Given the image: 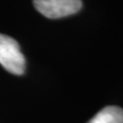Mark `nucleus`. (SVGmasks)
Instances as JSON below:
<instances>
[{
  "instance_id": "2",
  "label": "nucleus",
  "mask_w": 123,
  "mask_h": 123,
  "mask_svg": "<svg viewBox=\"0 0 123 123\" xmlns=\"http://www.w3.org/2000/svg\"><path fill=\"white\" fill-rule=\"evenodd\" d=\"M35 9L47 18H63L78 13L82 0H33Z\"/></svg>"
},
{
  "instance_id": "3",
  "label": "nucleus",
  "mask_w": 123,
  "mask_h": 123,
  "mask_svg": "<svg viewBox=\"0 0 123 123\" xmlns=\"http://www.w3.org/2000/svg\"><path fill=\"white\" fill-rule=\"evenodd\" d=\"M88 123H123V110L117 106L104 107Z\"/></svg>"
},
{
  "instance_id": "1",
  "label": "nucleus",
  "mask_w": 123,
  "mask_h": 123,
  "mask_svg": "<svg viewBox=\"0 0 123 123\" xmlns=\"http://www.w3.org/2000/svg\"><path fill=\"white\" fill-rule=\"evenodd\" d=\"M0 64L12 74L22 75L25 71V57L15 39L0 33Z\"/></svg>"
}]
</instances>
